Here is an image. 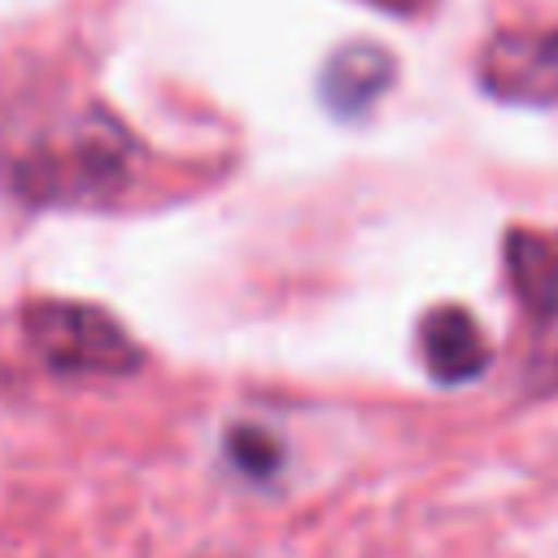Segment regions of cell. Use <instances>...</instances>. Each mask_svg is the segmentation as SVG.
<instances>
[{
  "label": "cell",
  "mask_w": 558,
  "mask_h": 558,
  "mask_svg": "<svg viewBox=\"0 0 558 558\" xmlns=\"http://www.w3.org/2000/svg\"><path fill=\"white\" fill-rule=\"evenodd\" d=\"M135 144L109 113H83L44 131L9 161L13 196L26 205H96L131 179Z\"/></svg>",
  "instance_id": "cell-1"
},
{
  "label": "cell",
  "mask_w": 558,
  "mask_h": 558,
  "mask_svg": "<svg viewBox=\"0 0 558 558\" xmlns=\"http://www.w3.org/2000/svg\"><path fill=\"white\" fill-rule=\"evenodd\" d=\"M22 331L35 357L57 375H131L144 357L126 327L87 301H31L22 310Z\"/></svg>",
  "instance_id": "cell-2"
},
{
  "label": "cell",
  "mask_w": 558,
  "mask_h": 558,
  "mask_svg": "<svg viewBox=\"0 0 558 558\" xmlns=\"http://www.w3.org/2000/svg\"><path fill=\"white\" fill-rule=\"evenodd\" d=\"M480 87L506 105H558V26L493 35L480 52Z\"/></svg>",
  "instance_id": "cell-3"
},
{
  "label": "cell",
  "mask_w": 558,
  "mask_h": 558,
  "mask_svg": "<svg viewBox=\"0 0 558 558\" xmlns=\"http://www.w3.org/2000/svg\"><path fill=\"white\" fill-rule=\"evenodd\" d=\"M392 78H397L392 52L375 39H353L327 57L318 74V96L336 118H362L392 87Z\"/></svg>",
  "instance_id": "cell-4"
},
{
  "label": "cell",
  "mask_w": 558,
  "mask_h": 558,
  "mask_svg": "<svg viewBox=\"0 0 558 558\" xmlns=\"http://www.w3.org/2000/svg\"><path fill=\"white\" fill-rule=\"evenodd\" d=\"M418 349L427 375L440 384H471L488 366V344L480 336V323L462 305H436L418 323Z\"/></svg>",
  "instance_id": "cell-5"
},
{
  "label": "cell",
  "mask_w": 558,
  "mask_h": 558,
  "mask_svg": "<svg viewBox=\"0 0 558 558\" xmlns=\"http://www.w3.org/2000/svg\"><path fill=\"white\" fill-rule=\"evenodd\" d=\"M506 270H510L519 305L532 318H541L545 310L558 305V240L514 227L506 235Z\"/></svg>",
  "instance_id": "cell-6"
},
{
  "label": "cell",
  "mask_w": 558,
  "mask_h": 558,
  "mask_svg": "<svg viewBox=\"0 0 558 558\" xmlns=\"http://www.w3.org/2000/svg\"><path fill=\"white\" fill-rule=\"evenodd\" d=\"M519 366H523V388L532 397H545L558 388V305L532 318V336Z\"/></svg>",
  "instance_id": "cell-7"
},
{
  "label": "cell",
  "mask_w": 558,
  "mask_h": 558,
  "mask_svg": "<svg viewBox=\"0 0 558 558\" xmlns=\"http://www.w3.org/2000/svg\"><path fill=\"white\" fill-rule=\"evenodd\" d=\"M227 453H231L235 471H240V475H253V480L275 475L279 462H283V449H279L275 436L262 432V427H235V432L227 436Z\"/></svg>",
  "instance_id": "cell-8"
},
{
  "label": "cell",
  "mask_w": 558,
  "mask_h": 558,
  "mask_svg": "<svg viewBox=\"0 0 558 558\" xmlns=\"http://www.w3.org/2000/svg\"><path fill=\"white\" fill-rule=\"evenodd\" d=\"M371 4H379V9H388V13H401V17H414V13H423L432 0H371Z\"/></svg>",
  "instance_id": "cell-9"
}]
</instances>
